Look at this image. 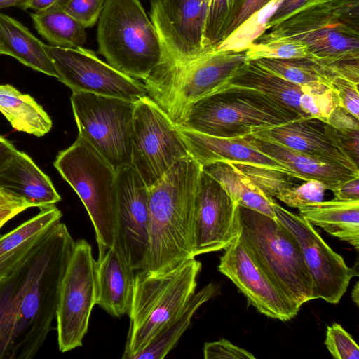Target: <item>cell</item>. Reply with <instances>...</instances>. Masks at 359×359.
I'll use <instances>...</instances> for the list:
<instances>
[{"label": "cell", "instance_id": "obj_1", "mask_svg": "<svg viewBox=\"0 0 359 359\" xmlns=\"http://www.w3.org/2000/svg\"><path fill=\"white\" fill-rule=\"evenodd\" d=\"M74 244L59 222L0 280V359L33 358L43 344Z\"/></svg>", "mask_w": 359, "mask_h": 359}, {"label": "cell", "instance_id": "obj_2", "mask_svg": "<svg viewBox=\"0 0 359 359\" xmlns=\"http://www.w3.org/2000/svg\"><path fill=\"white\" fill-rule=\"evenodd\" d=\"M201 170L202 167L188 154L148 188L149 248L141 271L161 274L195 258L194 216Z\"/></svg>", "mask_w": 359, "mask_h": 359}, {"label": "cell", "instance_id": "obj_3", "mask_svg": "<svg viewBox=\"0 0 359 359\" xmlns=\"http://www.w3.org/2000/svg\"><path fill=\"white\" fill-rule=\"evenodd\" d=\"M249 61L246 50L212 46L182 61L162 56L142 81L147 95L178 125L190 105L226 86Z\"/></svg>", "mask_w": 359, "mask_h": 359}, {"label": "cell", "instance_id": "obj_4", "mask_svg": "<svg viewBox=\"0 0 359 359\" xmlns=\"http://www.w3.org/2000/svg\"><path fill=\"white\" fill-rule=\"evenodd\" d=\"M300 118L261 90L227 84L190 105L177 126L212 136L236 137Z\"/></svg>", "mask_w": 359, "mask_h": 359}, {"label": "cell", "instance_id": "obj_5", "mask_svg": "<svg viewBox=\"0 0 359 359\" xmlns=\"http://www.w3.org/2000/svg\"><path fill=\"white\" fill-rule=\"evenodd\" d=\"M201 268L193 258L161 274L137 271L122 358L132 359L182 311L196 292Z\"/></svg>", "mask_w": 359, "mask_h": 359}, {"label": "cell", "instance_id": "obj_6", "mask_svg": "<svg viewBox=\"0 0 359 359\" xmlns=\"http://www.w3.org/2000/svg\"><path fill=\"white\" fill-rule=\"evenodd\" d=\"M97 21L98 53L110 66L142 81L159 65L160 37L140 0H104Z\"/></svg>", "mask_w": 359, "mask_h": 359}, {"label": "cell", "instance_id": "obj_7", "mask_svg": "<svg viewBox=\"0 0 359 359\" xmlns=\"http://www.w3.org/2000/svg\"><path fill=\"white\" fill-rule=\"evenodd\" d=\"M238 238L262 269L299 306L312 299L313 281L300 245L277 219L238 205Z\"/></svg>", "mask_w": 359, "mask_h": 359}, {"label": "cell", "instance_id": "obj_8", "mask_svg": "<svg viewBox=\"0 0 359 359\" xmlns=\"http://www.w3.org/2000/svg\"><path fill=\"white\" fill-rule=\"evenodd\" d=\"M85 206L93 225L98 258L113 245L117 219L116 171L84 138L60 151L53 163Z\"/></svg>", "mask_w": 359, "mask_h": 359}, {"label": "cell", "instance_id": "obj_9", "mask_svg": "<svg viewBox=\"0 0 359 359\" xmlns=\"http://www.w3.org/2000/svg\"><path fill=\"white\" fill-rule=\"evenodd\" d=\"M79 135L116 171L131 164L135 102L90 93H72Z\"/></svg>", "mask_w": 359, "mask_h": 359}, {"label": "cell", "instance_id": "obj_10", "mask_svg": "<svg viewBox=\"0 0 359 359\" xmlns=\"http://www.w3.org/2000/svg\"><path fill=\"white\" fill-rule=\"evenodd\" d=\"M131 165L147 187L189 154L176 125L147 95L135 102Z\"/></svg>", "mask_w": 359, "mask_h": 359}, {"label": "cell", "instance_id": "obj_11", "mask_svg": "<svg viewBox=\"0 0 359 359\" xmlns=\"http://www.w3.org/2000/svg\"><path fill=\"white\" fill-rule=\"evenodd\" d=\"M95 265L90 245L84 239L75 241L60 284L55 317L62 353L81 346L87 333L96 304Z\"/></svg>", "mask_w": 359, "mask_h": 359}, {"label": "cell", "instance_id": "obj_12", "mask_svg": "<svg viewBox=\"0 0 359 359\" xmlns=\"http://www.w3.org/2000/svg\"><path fill=\"white\" fill-rule=\"evenodd\" d=\"M57 79L72 93H90L135 102L147 95L143 81L131 78L83 47L62 48L44 44Z\"/></svg>", "mask_w": 359, "mask_h": 359}, {"label": "cell", "instance_id": "obj_13", "mask_svg": "<svg viewBox=\"0 0 359 359\" xmlns=\"http://www.w3.org/2000/svg\"><path fill=\"white\" fill-rule=\"evenodd\" d=\"M276 218L297 240L313 281L312 299H323L337 304L357 271L348 267L307 220L274 204Z\"/></svg>", "mask_w": 359, "mask_h": 359}, {"label": "cell", "instance_id": "obj_14", "mask_svg": "<svg viewBox=\"0 0 359 359\" xmlns=\"http://www.w3.org/2000/svg\"><path fill=\"white\" fill-rule=\"evenodd\" d=\"M117 219L115 238L128 264L142 270L147 255L149 238L148 187L131 165L116 170Z\"/></svg>", "mask_w": 359, "mask_h": 359}, {"label": "cell", "instance_id": "obj_15", "mask_svg": "<svg viewBox=\"0 0 359 359\" xmlns=\"http://www.w3.org/2000/svg\"><path fill=\"white\" fill-rule=\"evenodd\" d=\"M224 250L218 271L231 280L259 313L281 321L294 318L300 306L292 302L238 237Z\"/></svg>", "mask_w": 359, "mask_h": 359}, {"label": "cell", "instance_id": "obj_16", "mask_svg": "<svg viewBox=\"0 0 359 359\" xmlns=\"http://www.w3.org/2000/svg\"><path fill=\"white\" fill-rule=\"evenodd\" d=\"M238 204L203 169L194 207V257L225 249L238 236Z\"/></svg>", "mask_w": 359, "mask_h": 359}, {"label": "cell", "instance_id": "obj_17", "mask_svg": "<svg viewBox=\"0 0 359 359\" xmlns=\"http://www.w3.org/2000/svg\"><path fill=\"white\" fill-rule=\"evenodd\" d=\"M228 84L261 90L302 118H316L325 122L333 109L340 105L338 93L332 85L296 84L265 70L253 61H249Z\"/></svg>", "mask_w": 359, "mask_h": 359}, {"label": "cell", "instance_id": "obj_18", "mask_svg": "<svg viewBox=\"0 0 359 359\" xmlns=\"http://www.w3.org/2000/svg\"><path fill=\"white\" fill-rule=\"evenodd\" d=\"M328 28L359 35V0H309L262 34L292 38Z\"/></svg>", "mask_w": 359, "mask_h": 359}, {"label": "cell", "instance_id": "obj_19", "mask_svg": "<svg viewBox=\"0 0 359 359\" xmlns=\"http://www.w3.org/2000/svg\"><path fill=\"white\" fill-rule=\"evenodd\" d=\"M188 154L201 166L219 163H243L292 173L280 163L251 146L245 137L212 136L176 125Z\"/></svg>", "mask_w": 359, "mask_h": 359}, {"label": "cell", "instance_id": "obj_20", "mask_svg": "<svg viewBox=\"0 0 359 359\" xmlns=\"http://www.w3.org/2000/svg\"><path fill=\"white\" fill-rule=\"evenodd\" d=\"M324 125L319 119L300 118L251 134L297 151L333 161L359 173L358 165L334 144Z\"/></svg>", "mask_w": 359, "mask_h": 359}, {"label": "cell", "instance_id": "obj_21", "mask_svg": "<svg viewBox=\"0 0 359 359\" xmlns=\"http://www.w3.org/2000/svg\"><path fill=\"white\" fill-rule=\"evenodd\" d=\"M243 137L254 148L287 168L294 178L318 180L332 191L347 180L359 177V173L333 161L297 151L252 134Z\"/></svg>", "mask_w": 359, "mask_h": 359}, {"label": "cell", "instance_id": "obj_22", "mask_svg": "<svg viewBox=\"0 0 359 359\" xmlns=\"http://www.w3.org/2000/svg\"><path fill=\"white\" fill-rule=\"evenodd\" d=\"M134 270L118 245H113L96 260L95 304L114 317L129 313L135 280Z\"/></svg>", "mask_w": 359, "mask_h": 359}, {"label": "cell", "instance_id": "obj_23", "mask_svg": "<svg viewBox=\"0 0 359 359\" xmlns=\"http://www.w3.org/2000/svg\"><path fill=\"white\" fill-rule=\"evenodd\" d=\"M0 189L32 207L40 208L61 201L49 177L28 154L18 150L0 169Z\"/></svg>", "mask_w": 359, "mask_h": 359}, {"label": "cell", "instance_id": "obj_24", "mask_svg": "<svg viewBox=\"0 0 359 359\" xmlns=\"http://www.w3.org/2000/svg\"><path fill=\"white\" fill-rule=\"evenodd\" d=\"M39 209L37 215L0 236V280L11 273L48 231L60 222L62 213L55 205Z\"/></svg>", "mask_w": 359, "mask_h": 359}, {"label": "cell", "instance_id": "obj_25", "mask_svg": "<svg viewBox=\"0 0 359 359\" xmlns=\"http://www.w3.org/2000/svg\"><path fill=\"white\" fill-rule=\"evenodd\" d=\"M299 215L331 236L359 247V200L320 201L302 206Z\"/></svg>", "mask_w": 359, "mask_h": 359}, {"label": "cell", "instance_id": "obj_26", "mask_svg": "<svg viewBox=\"0 0 359 359\" xmlns=\"http://www.w3.org/2000/svg\"><path fill=\"white\" fill-rule=\"evenodd\" d=\"M44 44L20 22L0 13V55L11 56L36 71L57 78Z\"/></svg>", "mask_w": 359, "mask_h": 359}, {"label": "cell", "instance_id": "obj_27", "mask_svg": "<svg viewBox=\"0 0 359 359\" xmlns=\"http://www.w3.org/2000/svg\"><path fill=\"white\" fill-rule=\"evenodd\" d=\"M0 112L20 132L40 137L52 128V120L42 106L10 84H0Z\"/></svg>", "mask_w": 359, "mask_h": 359}, {"label": "cell", "instance_id": "obj_28", "mask_svg": "<svg viewBox=\"0 0 359 359\" xmlns=\"http://www.w3.org/2000/svg\"><path fill=\"white\" fill-rule=\"evenodd\" d=\"M216 180L238 205L276 218L273 198L267 197L231 163L219 162L202 167Z\"/></svg>", "mask_w": 359, "mask_h": 359}, {"label": "cell", "instance_id": "obj_29", "mask_svg": "<svg viewBox=\"0 0 359 359\" xmlns=\"http://www.w3.org/2000/svg\"><path fill=\"white\" fill-rule=\"evenodd\" d=\"M219 286L211 282L189 299L182 311L142 351L132 359H162L177 345L187 330L194 313L199 307L217 295Z\"/></svg>", "mask_w": 359, "mask_h": 359}, {"label": "cell", "instance_id": "obj_30", "mask_svg": "<svg viewBox=\"0 0 359 359\" xmlns=\"http://www.w3.org/2000/svg\"><path fill=\"white\" fill-rule=\"evenodd\" d=\"M33 25L40 35L52 46L75 48L86 42V28L57 6L30 13Z\"/></svg>", "mask_w": 359, "mask_h": 359}, {"label": "cell", "instance_id": "obj_31", "mask_svg": "<svg viewBox=\"0 0 359 359\" xmlns=\"http://www.w3.org/2000/svg\"><path fill=\"white\" fill-rule=\"evenodd\" d=\"M251 61L265 70L296 84L323 83L332 86V76L329 70L308 57L285 60L262 58Z\"/></svg>", "mask_w": 359, "mask_h": 359}, {"label": "cell", "instance_id": "obj_32", "mask_svg": "<svg viewBox=\"0 0 359 359\" xmlns=\"http://www.w3.org/2000/svg\"><path fill=\"white\" fill-rule=\"evenodd\" d=\"M247 0H212L206 18L203 48L217 46L229 34V29Z\"/></svg>", "mask_w": 359, "mask_h": 359}, {"label": "cell", "instance_id": "obj_33", "mask_svg": "<svg viewBox=\"0 0 359 359\" xmlns=\"http://www.w3.org/2000/svg\"><path fill=\"white\" fill-rule=\"evenodd\" d=\"M283 0H272L250 15L217 48L241 51L247 50L267 29L268 22Z\"/></svg>", "mask_w": 359, "mask_h": 359}, {"label": "cell", "instance_id": "obj_34", "mask_svg": "<svg viewBox=\"0 0 359 359\" xmlns=\"http://www.w3.org/2000/svg\"><path fill=\"white\" fill-rule=\"evenodd\" d=\"M250 61L262 58L295 59L308 57V49L300 40L262 34L246 50Z\"/></svg>", "mask_w": 359, "mask_h": 359}, {"label": "cell", "instance_id": "obj_35", "mask_svg": "<svg viewBox=\"0 0 359 359\" xmlns=\"http://www.w3.org/2000/svg\"><path fill=\"white\" fill-rule=\"evenodd\" d=\"M233 164L270 198L294 185L293 177L285 172L249 164Z\"/></svg>", "mask_w": 359, "mask_h": 359}, {"label": "cell", "instance_id": "obj_36", "mask_svg": "<svg viewBox=\"0 0 359 359\" xmlns=\"http://www.w3.org/2000/svg\"><path fill=\"white\" fill-rule=\"evenodd\" d=\"M305 182L285 189L276 198L289 207L295 208L322 201L327 189L325 186L318 180Z\"/></svg>", "mask_w": 359, "mask_h": 359}, {"label": "cell", "instance_id": "obj_37", "mask_svg": "<svg viewBox=\"0 0 359 359\" xmlns=\"http://www.w3.org/2000/svg\"><path fill=\"white\" fill-rule=\"evenodd\" d=\"M325 344L336 359H358L359 348L351 335L337 323L327 327Z\"/></svg>", "mask_w": 359, "mask_h": 359}, {"label": "cell", "instance_id": "obj_38", "mask_svg": "<svg viewBox=\"0 0 359 359\" xmlns=\"http://www.w3.org/2000/svg\"><path fill=\"white\" fill-rule=\"evenodd\" d=\"M104 0H64L63 10L85 28L93 27L97 22Z\"/></svg>", "mask_w": 359, "mask_h": 359}, {"label": "cell", "instance_id": "obj_39", "mask_svg": "<svg viewBox=\"0 0 359 359\" xmlns=\"http://www.w3.org/2000/svg\"><path fill=\"white\" fill-rule=\"evenodd\" d=\"M205 359H255V357L247 350L233 344L225 339L207 342L203 347Z\"/></svg>", "mask_w": 359, "mask_h": 359}, {"label": "cell", "instance_id": "obj_40", "mask_svg": "<svg viewBox=\"0 0 359 359\" xmlns=\"http://www.w3.org/2000/svg\"><path fill=\"white\" fill-rule=\"evenodd\" d=\"M326 134L346 155L359 165V130L341 132L325 122Z\"/></svg>", "mask_w": 359, "mask_h": 359}, {"label": "cell", "instance_id": "obj_41", "mask_svg": "<svg viewBox=\"0 0 359 359\" xmlns=\"http://www.w3.org/2000/svg\"><path fill=\"white\" fill-rule=\"evenodd\" d=\"M332 83L336 89L340 106L359 119L358 84L341 77H335Z\"/></svg>", "mask_w": 359, "mask_h": 359}, {"label": "cell", "instance_id": "obj_42", "mask_svg": "<svg viewBox=\"0 0 359 359\" xmlns=\"http://www.w3.org/2000/svg\"><path fill=\"white\" fill-rule=\"evenodd\" d=\"M32 208L24 200L13 197L0 189V229L10 219Z\"/></svg>", "mask_w": 359, "mask_h": 359}, {"label": "cell", "instance_id": "obj_43", "mask_svg": "<svg viewBox=\"0 0 359 359\" xmlns=\"http://www.w3.org/2000/svg\"><path fill=\"white\" fill-rule=\"evenodd\" d=\"M325 123L341 132L359 130V119L340 105L333 109Z\"/></svg>", "mask_w": 359, "mask_h": 359}, {"label": "cell", "instance_id": "obj_44", "mask_svg": "<svg viewBox=\"0 0 359 359\" xmlns=\"http://www.w3.org/2000/svg\"><path fill=\"white\" fill-rule=\"evenodd\" d=\"M308 1L309 0H283L270 18L267 29L291 15Z\"/></svg>", "mask_w": 359, "mask_h": 359}, {"label": "cell", "instance_id": "obj_45", "mask_svg": "<svg viewBox=\"0 0 359 359\" xmlns=\"http://www.w3.org/2000/svg\"><path fill=\"white\" fill-rule=\"evenodd\" d=\"M332 192L335 200H359V177H353L342 183Z\"/></svg>", "mask_w": 359, "mask_h": 359}, {"label": "cell", "instance_id": "obj_46", "mask_svg": "<svg viewBox=\"0 0 359 359\" xmlns=\"http://www.w3.org/2000/svg\"><path fill=\"white\" fill-rule=\"evenodd\" d=\"M271 1L272 0H247L240 13L231 25L229 29V34L250 15L264 7Z\"/></svg>", "mask_w": 359, "mask_h": 359}, {"label": "cell", "instance_id": "obj_47", "mask_svg": "<svg viewBox=\"0 0 359 359\" xmlns=\"http://www.w3.org/2000/svg\"><path fill=\"white\" fill-rule=\"evenodd\" d=\"M64 0H25L20 8L32 9L35 12L45 11L62 6Z\"/></svg>", "mask_w": 359, "mask_h": 359}, {"label": "cell", "instance_id": "obj_48", "mask_svg": "<svg viewBox=\"0 0 359 359\" xmlns=\"http://www.w3.org/2000/svg\"><path fill=\"white\" fill-rule=\"evenodd\" d=\"M17 150L10 141L0 135V169L10 161Z\"/></svg>", "mask_w": 359, "mask_h": 359}, {"label": "cell", "instance_id": "obj_49", "mask_svg": "<svg viewBox=\"0 0 359 359\" xmlns=\"http://www.w3.org/2000/svg\"><path fill=\"white\" fill-rule=\"evenodd\" d=\"M25 0H0V9L11 6L20 7L24 3Z\"/></svg>", "mask_w": 359, "mask_h": 359}, {"label": "cell", "instance_id": "obj_50", "mask_svg": "<svg viewBox=\"0 0 359 359\" xmlns=\"http://www.w3.org/2000/svg\"><path fill=\"white\" fill-rule=\"evenodd\" d=\"M358 292H359L358 282H356V283L353 289L352 294H351L353 301L355 303L356 305H358V298H359Z\"/></svg>", "mask_w": 359, "mask_h": 359}, {"label": "cell", "instance_id": "obj_51", "mask_svg": "<svg viewBox=\"0 0 359 359\" xmlns=\"http://www.w3.org/2000/svg\"><path fill=\"white\" fill-rule=\"evenodd\" d=\"M208 4H209V5H210V3H211V1L212 0H205Z\"/></svg>", "mask_w": 359, "mask_h": 359}]
</instances>
